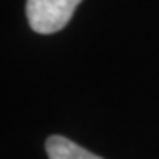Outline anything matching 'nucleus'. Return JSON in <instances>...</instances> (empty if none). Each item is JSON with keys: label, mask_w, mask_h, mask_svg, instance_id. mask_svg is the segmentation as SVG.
I'll use <instances>...</instances> for the list:
<instances>
[{"label": "nucleus", "mask_w": 159, "mask_h": 159, "mask_svg": "<svg viewBox=\"0 0 159 159\" xmlns=\"http://www.w3.org/2000/svg\"><path fill=\"white\" fill-rule=\"evenodd\" d=\"M46 152L50 159H102L96 154L81 148L64 136H50L46 142Z\"/></svg>", "instance_id": "nucleus-2"}, {"label": "nucleus", "mask_w": 159, "mask_h": 159, "mask_svg": "<svg viewBox=\"0 0 159 159\" xmlns=\"http://www.w3.org/2000/svg\"><path fill=\"white\" fill-rule=\"evenodd\" d=\"M81 0H27V18L37 34H55L73 18Z\"/></svg>", "instance_id": "nucleus-1"}]
</instances>
